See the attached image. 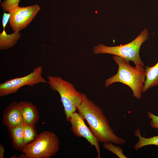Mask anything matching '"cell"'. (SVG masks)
Masks as SVG:
<instances>
[{
	"instance_id": "obj_1",
	"label": "cell",
	"mask_w": 158,
	"mask_h": 158,
	"mask_svg": "<svg viewBox=\"0 0 158 158\" xmlns=\"http://www.w3.org/2000/svg\"><path fill=\"white\" fill-rule=\"evenodd\" d=\"M77 110L86 121L91 131L99 142L116 145L125 143V140L115 133L101 108L89 99L84 93Z\"/></svg>"
},
{
	"instance_id": "obj_2",
	"label": "cell",
	"mask_w": 158,
	"mask_h": 158,
	"mask_svg": "<svg viewBox=\"0 0 158 158\" xmlns=\"http://www.w3.org/2000/svg\"><path fill=\"white\" fill-rule=\"evenodd\" d=\"M113 58L118 65V71L106 80L105 86L108 87L115 83H121L131 89L134 97L140 99L146 78L145 69L143 66H132L130 61L119 56L113 55Z\"/></svg>"
},
{
	"instance_id": "obj_3",
	"label": "cell",
	"mask_w": 158,
	"mask_h": 158,
	"mask_svg": "<svg viewBox=\"0 0 158 158\" xmlns=\"http://www.w3.org/2000/svg\"><path fill=\"white\" fill-rule=\"evenodd\" d=\"M149 33L144 29L133 40L124 45L115 46H107L98 44L95 46L93 51L95 54H108L121 57L128 61L133 62L135 66H144L143 62L139 54L142 44L148 38Z\"/></svg>"
},
{
	"instance_id": "obj_4",
	"label": "cell",
	"mask_w": 158,
	"mask_h": 158,
	"mask_svg": "<svg viewBox=\"0 0 158 158\" xmlns=\"http://www.w3.org/2000/svg\"><path fill=\"white\" fill-rule=\"evenodd\" d=\"M47 83L50 88L58 92L64 108L66 119L69 121L70 116L76 111L80 103L83 93L77 91L73 84L59 76H49Z\"/></svg>"
},
{
	"instance_id": "obj_5",
	"label": "cell",
	"mask_w": 158,
	"mask_h": 158,
	"mask_svg": "<svg viewBox=\"0 0 158 158\" xmlns=\"http://www.w3.org/2000/svg\"><path fill=\"white\" fill-rule=\"evenodd\" d=\"M59 143L57 136L46 131L37 135L35 140L25 145L22 152L28 158H49L59 150Z\"/></svg>"
},
{
	"instance_id": "obj_6",
	"label": "cell",
	"mask_w": 158,
	"mask_h": 158,
	"mask_svg": "<svg viewBox=\"0 0 158 158\" xmlns=\"http://www.w3.org/2000/svg\"><path fill=\"white\" fill-rule=\"evenodd\" d=\"M41 66L35 68L28 75L6 80L0 84V97H2L16 92L21 87L26 85L32 86L40 83H47L42 75Z\"/></svg>"
},
{
	"instance_id": "obj_7",
	"label": "cell",
	"mask_w": 158,
	"mask_h": 158,
	"mask_svg": "<svg viewBox=\"0 0 158 158\" xmlns=\"http://www.w3.org/2000/svg\"><path fill=\"white\" fill-rule=\"evenodd\" d=\"M40 9V6L35 4L26 7H18L8 12L10 14L9 23L14 32L25 28L31 22Z\"/></svg>"
},
{
	"instance_id": "obj_8",
	"label": "cell",
	"mask_w": 158,
	"mask_h": 158,
	"mask_svg": "<svg viewBox=\"0 0 158 158\" xmlns=\"http://www.w3.org/2000/svg\"><path fill=\"white\" fill-rule=\"evenodd\" d=\"M84 118L78 112L75 111L71 115L69 121L71 124V129L73 134L79 137H83L95 147L97 154V158H100L99 142L92 133L89 127L85 123Z\"/></svg>"
},
{
	"instance_id": "obj_9",
	"label": "cell",
	"mask_w": 158,
	"mask_h": 158,
	"mask_svg": "<svg viewBox=\"0 0 158 158\" xmlns=\"http://www.w3.org/2000/svg\"><path fill=\"white\" fill-rule=\"evenodd\" d=\"M6 112L4 119L9 129L25 125L19 103L10 104Z\"/></svg>"
},
{
	"instance_id": "obj_10",
	"label": "cell",
	"mask_w": 158,
	"mask_h": 158,
	"mask_svg": "<svg viewBox=\"0 0 158 158\" xmlns=\"http://www.w3.org/2000/svg\"><path fill=\"white\" fill-rule=\"evenodd\" d=\"M25 125L34 126L39 119L38 112L36 107L27 101L19 103Z\"/></svg>"
},
{
	"instance_id": "obj_11",
	"label": "cell",
	"mask_w": 158,
	"mask_h": 158,
	"mask_svg": "<svg viewBox=\"0 0 158 158\" xmlns=\"http://www.w3.org/2000/svg\"><path fill=\"white\" fill-rule=\"evenodd\" d=\"M146 78L142 90L145 92L149 89L158 85V62L152 67L145 66Z\"/></svg>"
},
{
	"instance_id": "obj_12",
	"label": "cell",
	"mask_w": 158,
	"mask_h": 158,
	"mask_svg": "<svg viewBox=\"0 0 158 158\" xmlns=\"http://www.w3.org/2000/svg\"><path fill=\"white\" fill-rule=\"evenodd\" d=\"M21 36L19 31L14 32L10 34H7L5 29L0 34V49L6 50L13 47L16 43Z\"/></svg>"
},
{
	"instance_id": "obj_13",
	"label": "cell",
	"mask_w": 158,
	"mask_h": 158,
	"mask_svg": "<svg viewBox=\"0 0 158 158\" xmlns=\"http://www.w3.org/2000/svg\"><path fill=\"white\" fill-rule=\"evenodd\" d=\"M134 135L139 139L138 141L133 146V149L135 151H137L144 146L149 145H154L158 147V135L149 138L142 137L139 128L135 130Z\"/></svg>"
},
{
	"instance_id": "obj_14",
	"label": "cell",
	"mask_w": 158,
	"mask_h": 158,
	"mask_svg": "<svg viewBox=\"0 0 158 158\" xmlns=\"http://www.w3.org/2000/svg\"><path fill=\"white\" fill-rule=\"evenodd\" d=\"M24 126L10 129L14 144L18 148L22 149L25 146L24 136Z\"/></svg>"
},
{
	"instance_id": "obj_15",
	"label": "cell",
	"mask_w": 158,
	"mask_h": 158,
	"mask_svg": "<svg viewBox=\"0 0 158 158\" xmlns=\"http://www.w3.org/2000/svg\"><path fill=\"white\" fill-rule=\"evenodd\" d=\"M33 126L25 125L24 126V136L25 146L32 141L35 136Z\"/></svg>"
},
{
	"instance_id": "obj_16",
	"label": "cell",
	"mask_w": 158,
	"mask_h": 158,
	"mask_svg": "<svg viewBox=\"0 0 158 158\" xmlns=\"http://www.w3.org/2000/svg\"><path fill=\"white\" fill-rule=\"evenodd\" d=\"M111 142L103 144L104 148L116 155L120 158H127L123 153V150L118 145H115Z\"/></svg>"
},
{
	"instance_id": "obj_17",
	"label": "cell",
	"mask_w": 158,
	"mask_h": 158,
	"mask_svg": "<svg viewBox=\"0 0 158 158\" xmlns=\"http://www.w3.org/2000/svg\"><path fill=\"white\" fill-rule=\"evenodd\" d=\"M20 0H5L1 3V6L5 12L12 11L18 7Z\"/></svg>"
},
{
	"instance_id": "obj_18",
	"label": "cell",
	"mask_w": 158,
	"mask_h": 158,
	"mask_svg": "<svg viewBox=\"0 0 158 158\" xmlns=\"http://www.w3.org/2000/svg\"><path fill=\"white\" fill-rule=\"evenodd\" d=\"M148 117L151 119L150 125L152 128L158 129V116H156L149 111L147 112Z\"/></svg>"
},
{
	"instance_id": "obj_19",
	"label": "cell",
	"mask_w": 158,
	"mask_h": 158,
	"mask_svg": "<svg viewBox=\"0 0 158 158\" xmlns=\"http://www.w3.org/2000/svg\"><path fill=\"white\" fill-rule=\"evenodd\" d=\"M10 14L8 12V13H4L2 19V24L4 29H5L6 25L9 21Z\"/></svg>"
},
{
	"instance_id": "obj_20",
	"label": "cell",
	"mask_w": 158,
	"mask_h": 158,
	"mask_svg": "<svg viewBox=\"0 0 158 158\" xmlns=\"http://www.w3.org/2000/svg\"><path fill=\"white\" fill-rule=\"evenodd\" d=\"M4 150L3 146L0 144V158H4Z\"/></svg>"
}]
</instances>
